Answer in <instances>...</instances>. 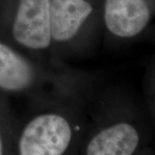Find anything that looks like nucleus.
Segmentation results:
<instances>
[{
  "label": "nucleus",
  "instance_id": "20e7f679",
  "mask_svg": "<svg viewBox=\"0 0 155 155\" xmlns=\"http://www.w3.org/2000/svg\"><path fill=\"white\" fill-rule=\"evenodd\" d=\"M150 10L146 0H105L104 23L110 35L120 39L138 36L147 27Z\"/></svg>",
  "mask_w": 155,
  "mask_h": 155
},
{
  "label": "nucleus",
  "instance_id": "0eeeda50",
  "mask_svg": "<svg viewBox=\"0 0 155 155\" xmlns=\"http://www.w3.org/2000/svg\"><path fill=\"white\" fill-rule=\"evenodd\" d=\"M0 155H3V145H2V140L0 135Z\"/></svg>",
  "mask_w": 155,
  "mask_h": 155
},
{
  "label": "nucleus",
  "instance_id": "f03ea898",
  "mask_svg": "<svg viewBox=\"0 0 155 155\" xmlns=\"http://www.w3.org/2000/svg\"><path fill=\"white\" fill-rule=\"evenodd\" d=\"M72 129L64 116L45 112L31 119L19 140L20 155H63L71 144Z\"/></svg>",
  "mask_w": 155,
  "mask_h": 155
},
{
  "label": "nucleus",
  "instance_id": "39448f33",
  "mask_svg": "<svg viewBox=\"0 0 155 155\" xmlns=\"http://www.w3.org/2000/svg\"><path fill=\"white\" fill-rule=\"evenodd\" d=\"M42 73L29 57L0 41V90L8 92L32 91Z\"/></svg>",
  "mask_w": 155,
  "mask_h": 155
},
{
  "label": "nucleus",
  "instance_id": "423d86ee",
  "mask_svg": "<svg viewBox=\"0 0 155 155\" xmlns=\"http://www.w3.org/2000/svg\"><path fill=\"white\" fill-rule=\"evenodd\" d=\"M140 141L137 130L127 122L102 129L90 140L86 155H132Z\"/></svg>",
  "mask_w": 155,
  "mask_h": 155
},
{
  "label": "nucleus",
  "instance_id": "7ed1b4c3",
  "mask_svg": "<svg viewBox=\"0 0 155 155\" xmlns=\"http://www.w3.org/2000/svg\"><path fill=\"white\" fill-rule=\"evenodd\" d=\"M93 6L87 0H50L54 48H71L88 33Z\"/></svg>",
  "mask_w": 155,
  "mask_h": 155
},
{
  "label": "nucleus",
  "instance_id": "f257e3e1",
  "mask_svg": "<svg viewBox=\"0 0 155 155\" xmlns=\"http://www.w3.org/2000/svg\"><path fill=\"white\" fill-rule=\"evenodd\" d=\"M11 35L17 44L30 54H42L53 49L50 0H19Z\"/></svg>",
  "mask_w": 155,
  "mask_h": 155
}]
</instances>
